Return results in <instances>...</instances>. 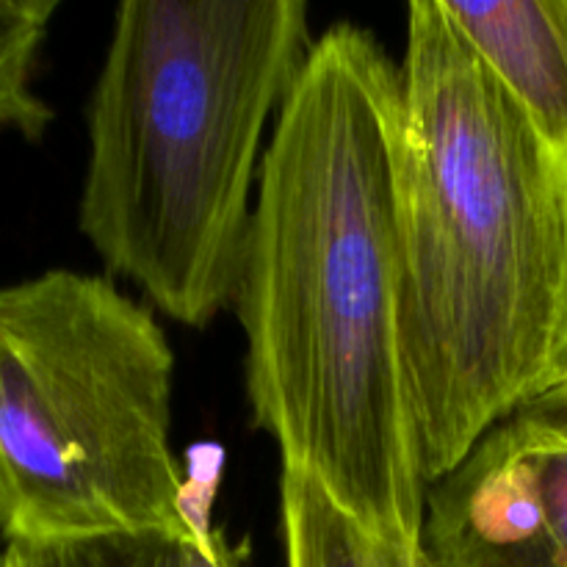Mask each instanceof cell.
I'll return each mask as SVG.
<instances>
[{"label":"cell","instance_id":"4","mask_svg":"<svg viewBox=\"0 0 567 567\" xmlns=\"http://www.w3.org/2000/svg\"><path fill=\"white\" fill-rule=\"evenodd\" d=\"M172 385L164 327L109 277L50 269L0 288L6 543L186 535Z\"/></svg>","mask_w":567,"mask_h":567},{"label":"cell","instance_id":"5","mask_svg":"<svg viewBox=\"0 0 567 567\" xmlns=\"http://www.w3.org/2000/svg\"><path fill=\"white\" fill-rule=\"evenodd\" d=\"M424 567H567V437L513 419L426 491Z\"/></svg>","mask_w":567,"mask_h":567},{"label":"cell","instance_id":"2","mask_svg":"<svg viewBox=\"0 0 567 567\" xmlns=\"http://www.w3.org/2000/svg\"><path fill=\"white\" fill-rule=\"evenodd\" d=\"M404 352L426 485L567 377V155L441 0L408 6Z\"/></svg>","mask_w":567,"mask_h":567},{"label":"cell","instance_id":"8","mask_svg":"<svg viewBox=\"0 0 567 567\" xmlns=\"http://www.w3.org/2000/svg\"><path fill=\"white\" fill-rule=\"evenodd\" d=\"M59 0H0V133L39 142L53 109L33 92V75Z\"/></svg>","mask_w":567,"mask_h":567},{"label":"cell","instance_id":"10","mask_svg":"<svg viewBox=\"0 0 567 567\" xmlns=\"http://www.w3.org/2000/svg\"><path fill=\"white\" fill-rule=\"evenodd\" d=\"M183 567H247V554L233 546L221 529L192 518L183 537Z\"/></svg>","mask_w":567,"mask_h":567},{"label":"cell","instance_id":"3","mask_svg":"<svg viewBox=\"0 0 567 567\" xmlns=\"http://www.w3.org/2000/svg\"><path fill=\"white\" fill-rule=\"evenodd\" d=\"M302 0H125L86 105L78 227L203 330L236 299L266 125L310 50Z\"/></svg>","mask_w":567,"mask_h":567},{"label":"cell","instance_id":"7","mask_svg":"<svg viewBox=\"0 0 567 567\" xmlns=\"http://www.w3.org/2000/svg\"><path fill=\"white\" fill-rule=\"evenodd\" d=\"M280 509L288 567H424L421 554L371 535L299 471L282 468Z\"/></svg>","mask_w":567,"mask_h":567},{"label":"cell","instance_id":"9","mask_svg":"<svg viewBox=\"0 0 567 567\" xmlns=\"http://www.w3.org/2000/svg\"><path fill=\"white\" fill-rule=\"evenodd\" d=\"M186 535H109L89 540H9L0 567H183Z\"/></svg>","mask_w":567,"mask_h":567},{"label":"cell","instance_id":"1","mask_svg":"<svg viewBox=\"0 0 567 567\" xmlns=\"http://www.w3.org/2000/svg\"><path fill=\"white\" fill-rule=\"evenodd\" d=\"M402 64L341 22L275 116L236 286L255 426L371 535L421 554L426 485L404 352Z\"/></svg>","mask_w":567,"mask_h":567},{"label":"cell","instance_id":"6","mask_svg":"<svg viewBox=\"0 0 567 567\" xmlns=\"http://www.w3.org/2000/svg\"><path fill=\"white\" fill-rule=\"evenodd\" d=\"M465 42L567 155V0H441Z\"/></svg>","mask_w":567,"mask_h":567},{"label":"cell","instance_id":"11","mask_svg":"<svg viewBox=\"0 0 567 567\" xmlns=\"http://www.w3.org/2000/svg\"><path fill=\"white\" fill-rule=\"evenodd\" d=\"M515 415L543 426V430H551L557 435L567 437V377L563 382H557L551 391H546L535 402L526 404L524 410H518Z\"/></svg>","mask_w":567,"mask_h":567}]
</instances>
